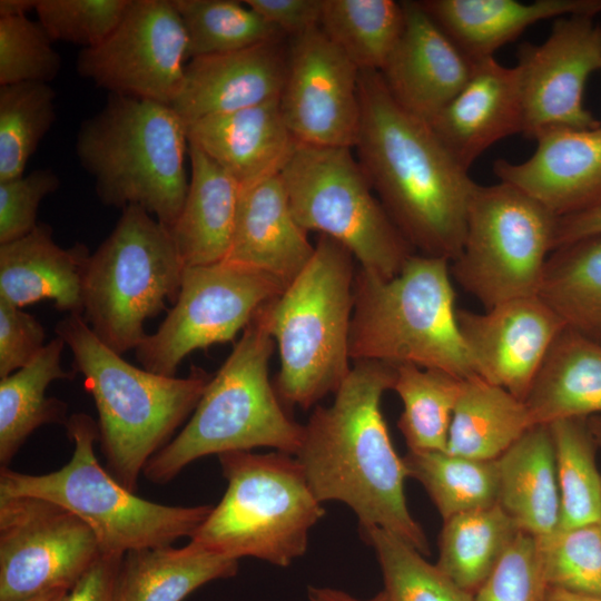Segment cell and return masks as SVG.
<instances>
[{"label":"cell","instance_id":"cell-43","mask_svg":"<svg viewBox=\"0 0 601 601\" xmlns=\"http://www.w3.org/2000/svg\"><path fill=\"white\" fill-rule=\"evenodd\" d=\"M43 26L28 16L0 18V86L50 83L61 57Z\"/></svg>","mask_w":601,"mask_h":601},{"label":"cell","instance_id":"cell-40","mask_svg":"<svg viewBox=\"0 0 601 601\" xmlns=\"http://www.w3.org/2000/svg\"><path fill=\"white\" fill-rule=\"evenodd\" d=\"M50 83L0 86V181L24 174L29 159L56 121Z\"/></svg>","mask_w":601,"mask_h":601},{"label":"cell","instance_id":"cell-50","mask_svg":"<svg viewBox=\"0 0 601 601\" xmlns=\"http://www.w3.org/2000/svg\"><path fill=\"white\" fill-rule=\"evenodd\" d=\"M597 235H601V201L580 213L558 218L554 249Z\"/></svg>","mask_w":601,"mask_h":601},{"label":"cell","instance_id":"cell-24","mask_svg":"<svg viewBox=\"0 0 601 601\" xmlns=\"http://www.w3.org/2000/svg\"><path fill=\"white\" fill-rule=\"evenodd\" d=\"M187 132L189 144L242 187L279 175L297 146L278 101L205 117L188 124Z\"/></svg>","mask_w":601,"mask_h":601},{"label":"cell","instance_id":"cell-35","mask_svg":"<svg viewBox=\"0 0 601 601\" xmlns=\"http://www.w3.org/2000/svg\"><path fill=\"white\" fill-rule=\"evenodd\" d=\"M404 27L394 0H324L319 28L362 71H381Z\"/></svg>","mask_w":601,"mask_h":601},{"label":"cell","instance_id":"cell-10","mask_svg":"<svg viewBox=\"0 0 601 601\" xmlns=\"http://www.w3.org/2000/svg\"><path fill=\"white\" fill-rule=\"evenodd\" d=\"M185 264L169 228L138 206L121 209L90 254L82 317L109 348L124 354L145 339L144 325L176 302Z\"/></svg>","mask_w":601,"mask_h":601},{"label":"cell","instance_id":"cell-47","mask_svg":"<svg viewBox=\"0 0 601 601\" xmlns=\"http://www.w3.org/2000/svg\"><path fill=\"white\" fill-rule=\"evenodd\" d=\"M45 336L35 316L0 299V378L29 365L45 348Z\"/></svg>","mask_w":601,"mask_h":601},{"label":"cell","instance_id":"cell-28","mask_svg":"<svg viewBox=\"0 0 601 601\" xmlns=\"http://www.w3.org/2000/svg\"><path fill=\"white\" fill-rule=\"evenodd\" d=\"M497 504L520 531L542 538L560 526L561 503L549 425H534L496 459Z\"/></svg>","mask_w":601,"mask_h":601},{"label":"cell","instance_id":"cell-54","mask_svg":"<svg viewBox=\"0 0 601 601\" xmlns=\"http://www.w3.org/2000/svg\"><path fill=\"white\" fill-rule=\"evenodd\" d=\"M69 590L63 588L51 589L20 601H65Z\"/></svg>","mask_w":601,"mask_h":601},{"label":"cell","instance_id":"cell-25","mask_svg":"<svg viewBox=\"0 0 601 601\" xmlns=\"http://www.w3.org/2000/svg\"><path fill=\"white\" fill-rule=\"evenodd\" d=\"M90 253L85 244L62 248L49 225L0 244V299L17 307L52 300L67 315H82L83 282Z\"/></svg>","mask_w":601,"mask_h":601},{"label":"cell","instance_id":"cell-51","mask_svg":"<svg viewBox=\"0 0 601 601\" xmlns=\"http://www.w3.org/2000/svg\"><path fill=\"white\" fill-rule=\"evenodd\" d=\"M308 601H386L384 593L381 591L376 595L368 599L356 598L343 590L329 587L309 585L307 588Z\"/></svg>","mask_w":601,"mask_h":601},{"label":"cell","instance_id":"cell-31","mask_svg":"<svg viewBox=\"0 0 601 601\" xmlns=\"http://www.w3.org/2000/svg\"><path fill=\"white\" fill-rule=\"evenodd\" d=\"M65 346L62 338L56 336L29 365L0 378L1 467H8L37 428L67 423V403L46 396L52 382L71 381L77 375L73 370L67 371L61 365Z\"/></svg>","mask_w":601,"mask_h":601},{"label":"cell","instance_id":"cell-36","mask_svg":"<svg viewBox=\"0 0 601 601\" xmlns=\"http://www.w3.org/2000/svg\"><path fill=\"white\" fill-rule=\"evenodd\" d=\"M403 461L408 477L423 485L443 521L497 504L496 460H474L446 451H407Z\"/></svg>","mask_w":601,"mask_h":601},{"label":"cell","instance_id":"cell-8","mask_svg":"<svg viewBox=\"0 0 601 601\" xmlns=\"http://www.w3.org/2000/svg\"><path fill=\"white\" fill-rule=\"evenodd\" d=\"M65 427L73 444L69 462L45 474L1 467L0 496H32L67 509L91 529L100 553L108 554L190 539L210 513L213 505H164L122 486L99 464V427L90 415L72 414Z\"/></svg>","mask_w":601,"mask_h":601},{"label":"cell","instance_id":"cell-12","mask_svg":"<svg viewBox=\"0 0 601 601\" xmlns=\"http://www.w3.org/2000/svg\"><path fill=\"white\" fill-rule=\"evenodd\" d=\"M558 217L519 189L499 181L477 185L451 273L485 309L538 295L554 249Z\"/></svg>","mask_w":601,"mask_h":601},{"label":"cell","instance_id":"cell-39","mask_svg":"<svg viewBox=\"0 0 601 601\" xmlns=\"http://www.w3.org/2000/svg\"><path fill=\"white\" fill-rule=\"evenodd\" d=\"M186 30L188 58L231 52L285 36L244 1L171 0Z\"/></svg>","mask_w":601,"mask_h":601},{"label":"cell","instance_id":"cell-7","mask_svg":"<svg viewBox=\"0 0 601 601\" xmlns=\"http://www.w3.org/2000/svg\"><path fill=\"white\" fill-rule=\"evenodd\" d=\"M275 342L259 317L242 332L184 428L146 464L151 483L174 480L207 455L272 447L295 455L304 425L285 412L268 375Z\"/></svg>","mask_w":601,"mask_h":601},{"label":"cell","instance_id":"cell-5","mask_svg":"<svg viewBox=\"0 0 601 601\" xmlns=\"http://www.w3.org/2000/svg\"><path fill=\"white\" fill-rule=\"evenodd\" d=\"M337 240L319 235L305 268L256 316L278 349L275 390L282 403L307 410L349 374L355 264Z\"/></svg>","mask_w":601,"mask_h":601},{"label":"cell","instance_id":"cell-2","mask_svg":"<svg viewBox=\"0 0 601 601\" xmlns=\"http://www.w3.org/2000/svg\"><path fill=\"white\" fill-rule=\"evenodd\" d=\"M356 157L406 242L451 263L460 255L477 186L428 122L402 108L375 70L359 71Z\"/></svg>","mask_w":601,"mask_h":601},{"label":"cell","instance_id":"cell-30","mask_svg":"<svg viewBox=\"0 0 601 601\" xmlns=\"http://www.w3.org/2000/svg\"><path fill=\"white\" fill-rule=\"evenodd\" d=\"M239 560L191 541L183 548H141L122 556L117 601H183L204 584L237 574Z\"/></svg>","mask_w":601,"mask_h":601},{"label":"cell","instance_id":"cell-9","mask_svg":"<svg viewBox=\"0 0 601 601\" xmlns=\"http://www.w3.org/2000/svg\"><path fill=\"white\" fill-rule=\"evenodd\" d=\"M217 457L227 487L190 541L237 560L249 556L289 566L305 554L309 532L325 514L300 463L278 451Z\"/></svg>","mask_w":601,"mask_h":601},{"label":"cell","instance_id":"cell-45","mask_svg":"<svg viewBox=\"0 0 601 601\" xmlns=\"http://www.w3.org/2000/svg\"><path fill=\"white\" fill-rule=\"evenodd\" d=\"M548 589L536 538L520 531L474 601H545Z\"/></svg>","mask_w":601,"mask_h":601},{"label":"cell","instance_id":"cell-19","mask_svg":"<svg viewBox=\"0 0 601 601\" xmlns=\"http://www.w3.org/2000/svg\"><path fill=\"white\" fill-rule=\"evenodd\" d=\"M402 35L378 71L394 100L431 122L462 90L476 60L467 56L420 1H402Z\"/></svg>","mask_w":601,"mask_h":601},{"label":"cell","instance_id":"cell-53","mask_svg":"<svg viewBox=\"0 0 601 601\" xmlns=\"http://www.w3.org/2000/svg\"><path fill=\"white\" fill-rule=\"evenodd\" d=\"M545 601H601V597L581 594L549 587Z\"/></svg>","mask_w":601,"mask_h":601},{"label":"cell","instance_id":"cell-37","mask_svg":"<svg viewBox=\"0 0 601 601\" xmlns=\"http://www.w3.org/2000/svg\"><path fill=\"white\" fill-rule=\"evenodd\" d=\"M464 380L440 370L396 365L392 390L403 403L397 426L408 451H446Z\"/></svg>","mask_w":601,"mask_h":601},{"label":"cell","instance_id":"cell-3","mask_svg":"<svg viewBox=\"0 0 601 601\" xmlns=\"http://www.w3.org/2000/svg\"><path fill=\"white\" fill-rule=\"evenodd\" d=\"M55 332L95 402L107 471L135 492L146 464L194 412L211 375L197 366L186 377L139 368L104 344L82 315H67Z\"/></svg>","mask_w":601,"mask_h":601},{"label":"cell","instance_id":"cell-55","mask_svg":"<svg viewBox=\"0 0 601 601\" xmlns=\"http://www.w3.org/2000/svg\"><path fill=\"white\" fill-rule=\"evenodd\" d=\"M589 430L599 447H601V414L587 418Z\"/></svg>","mask_w":601,"mask_h":601},{"label":"cell","instance_id":"cell-46","mask_svg":"<svg viewBox=\"0 0 601 601\" xmlns=\"http://www.w3.org/2000/svg\"><path fill=\"white\" fill-rule=\"evenodd\" d=\"M59 186V177L49 168L0 181V244L14 242L35 230L41 201Z\"/></svg>","mask_w":601,"mask_h":601},{"label":"cell","instance_id":"cell-29","mask_svg":"<svg viewBox=\"0 0 601 601\" xmlns=\"http://www.w3.org/2000/svg\"><path fill=\"white\" fill-rule=\"evenodd\" d=\"M533 425L601 414V344L564 328L525 398Z\"/></svg>","mask_w":601,"mask_h":601},{"label":"cell","instance_id":"cell-38","mask_svg":"<svg viewBox=\"0 0 601 601\" xmlns=\"http://www.w3.org/2000/svg\"><path fill=\"white\" fill-rule=\"evenodd\" d=\"M552 435L561 503L559 528L600 521L601 474L597 443L587 418L559 420L549 424Z\"/></svg>","mask_w":601,"mask_h":601},{"label":"cell","instance_id":"cell-16","mask_svg":"<svg viewBox=\"0 0 601 601\" xmlns=\"http://www.w3.org/2000/svg\"><path fill=\"white\" fill-rule=\"evenodd\" d=\"M601 37L595 17L566 16L554 20L540 45L522 43L520 72L523 129L535 139L555 128L593 129L601 126L583 105L591 73L599 70Z\"/></svg>","mask_w":601,"mask_h":601},{"label":"cell","instance_id":"cell-57","mask_svg":"<svg viewBox=\"0 0 601 601\" xmlns=\"http://www.w3.org/2000/svg\"><path fill=\"white\" fill-rule=\"evenodd\" d=\"M599 522H600V524H601V516H600V521H599Z\"/></svg>","mask_w":601,"mask_h":601},{"label":"cell","instance_id":"cell-1","mask_svg":"<svg viewBox=\"0 0 601 601\" xmlns=\"http://www.w3.org/2000/svg\"><path fill=\"white\" fill-rule=\"evenodd\" d=\"M395 374L396 365L354 362L332 404L315 406L295 457L319 502H342L361 530L381 528L428 555L425 532L407 506V471L382 413Z\"/></svg>","mask_w":601,"mask_h":601},{"label":"cell","instance_id":"cell-20","mask_svg":"<svg viewBox=\"0 0 601 601\" xmlns=\"http://www.w3.org/2000/svg\"><path fill=\"white\" fill-rule=\"evenodd\" d=\"M526 160L497 159L499 181L524 193L558 218L601 201V126L555 128L540 134Z\"/></svg>","mask_w":601,"mask_h":601},{"label":"cell","instance_id":"cell-49","mask_svg":"<svg viewBox=\"0 0 601 601\" xmlns=\"http://www.w3.org/2000/svg\"><path fill=\"white\" fill-rule=\"evenodd\" d=\"M122 556L124 554L100 553L69 590L65 601H117Z\"/></svg>","mask_w":601,"mask_h":601},{"label":"cell","instance_id":"cell-22","mask_svg":"<svg viewBox=\"0 0 601 601\" xmlns=\"http://www.w3.org/2000/svg\"><path fill=\"white\" fill-rule=\"evenodd\" d=\"M430 126L465 170L495 142L522 134L520 72L494 57L476 60L462 90Z\"/></svg>","mask_w":601,"mask_h":601},{"label":"cell","instance_id":"cell-23","mask_svg":"<svg viewBox=\"0 0 601 601\" xmlns=\"http://www.w3.org/2000/svg\"><path fill=\"white\" fill-rule=\"evenodd\" d=\"M315 252L295 219L280 175L242 187L231 245L224 260L266 272L288 285Z\"/></svg>","mask_w":601,"mask_h":601},{"label":"cell","instance_id":"cell-56","mask_svg":"<svg viewBox=\"0 0 601 601\" xmlns=\"http://www.w3.org/2000/svg\"><path fill=\"white\" fill-rule=\"evenodd\" d=\"M599 29H600V37H601V22L599 23ZM599 70H601V53H600V65H599Z\"/></svg>","mask_w":601,"mask_h":601},{"label":"cell","instance_id":"cell-41","mask_svg":"<svg viewBox=\"0 0 601 601\" xmlns=\"http://www.w3.org/2000/svg\"><path fill=\"white\" fill-rule=\"evenodd\" d=\"M361 533L376 554L386 601H474L473 593L459 587L401 538L381 528Z\"/></svg>","mask_w":601,"mask_h":601},{"label":"cell","instance_id":"cell-34","mask_svg":"<svg viewBox=\"0 0 601 601\" xmlns=\"http://www.w3.org/2000/svg\"><path fill=\"white\" fill-rule=\"evenodd\" d=\"M519 532L499 504L451 516L443 521L436 565L474 594Z\"/></svg>","mask_w":601,"mask_h":601},{"label":"cell","instance_id":"cell-11","mask_svg":"<svg viewBox=\"0 0 601 601\" xmlns=\"http://www.w3.org/2000/svg\"><path fill=\"white\" fill-rule=\"evenodd\" d=\"M279 175L300 227L341 243L364 270L392 278L414 254L352 148L297 142Z\"/></svg>","mask_w":601,"mask_h":601},{"label":"cell","instance_id":"cell-42","mask_svg":"<svg viewBox=\"0 0 601 601\" xmlns=\"http://www.w3.org/2000/svg\"><path fill=\"white\" fill-rule=\"evenodd\" d=\"M549 587L601 597V524L558 528L536 538Z\"/></svg>","mask_w":601,"mask_h":601},{"label":"cell","instance_id":"cell-27","mask_svg":"<svg viewBox=\"0 0 601 601\" xmlns=\"http://www.w3.org/2000/svg\"><path fill=\"white\" fill-rule=\"evenodd\" d=\"M188 157V189L170 231L185 266L214 264L224 260L229 252L242 186L191 144Z\"/></svg>","mask_w":601,"mask_h":601},{"label":"cell","instance_id":"cell-44","mask_svg":"<svg viewBox=\"0 0 601 601\" xmlns=\"http://www.w3.org/2000/svg\"><path fill=\"white\" fill-rule=\"evenodd\" d=\"M131 0H38L36 13L53 41L91 48L106 40Z\"/></svg>","mask_w":601,"mask_h":601},{"label":"cell","instance_id":"cell-21","mask_svg":"<svg viewBox=\"0 0 601 601\" xmlns=\"http://www.w3.org/2000/svg\"><path fill=\"white\" fill-rule=\"evenodd\" d=\"M287 70L283 40L196 57L171 107L191 124L208 116L278 101Z\"/></svg>","mask_w":601,"mask_h":601},{"label":"cell","instance_id":"cell-14","mask_svg":"<svg viewBox=\"0 0 601 601\" xmlns=\"http://www.w3.org/2000/svg\"><path fill=\"white\" fill-rule=\"evenodd\" d=\"M100 554L91 529L32 496H0V601L70 590Z\"/></svg>","mask_w":601,"mask_h":601},{"label":"cell","instance_id":"cell-13","mask_svg":"<svg viewBox=\"0 0 601 601\" xmlns=\"http://www.w3.org/2000/svg\"><path fill=\"white\" fill-rule=\"evenodd\" d=\"M287 286L266 272L228 260L185 266L173 308L136 347V359L147 371L175 376L194 351L233 342Z\"/></svg>","mask_w":601,"mask_h":601},{"label":"cell","instance_id":"cell-6","mask_svg":"<svg viewBox=\"0 0 601 601\" xmlns=\"http://www.w3.org/2000/svg\"><path fill=\"white\" fill-rule=\"evenodd\" d=\"M451 262L412 254L392 278L358 268L349 357L440 370L461 378L477 375L462 339Z\"/></svg>","mask_w":601,"mask_h":601},{"label":"cell","instance_id":"cell-18","mask_svg":"<svg viewBox=\"0 0 601 601\" xmlns=\"http://www.w3.org/2000/svg\"><path fill=\"white\" fill-rule=\"evenodd\" d=\"M456 319L477 376L522 401L565 328L539 295L513 298L484 313L457 308Z\"/></svg>","mask_w":601,"mask_h":601},{"label":"cell","instance_id":"cell-33","mask_svg":"<svg viewBox=\"0 0 601 601\" xmlns=\"http://www.w3.org/2000/svg\"><path fill=\"white\" fill-rule=\"evenodd\" d=\"M538 295L565 328L601 344V235L554 249Z\"/></svg>","mask_w":601,"mask_h":601},{"label":"cell","instance_id":"cell-48","mask_svg":"<svg viewBox=\"0 0 601 601\" xmlns=\"http://www.w3.org/2000/svg\"><path fill=\"white\" fill-rule=\"evenodd\" d=\"M244 2L289 38L319 27L324 6V0H245Z\"/></svg>","mask_w":601,"mask_h":601},{"label":"cell","instance_id":"cell-17","mask_svg":"<svg viewBox=\"0 0 601 601\" xmlns=\"http://www.w3.org/2000/svg\"><path fill=\"white\" fill-rule=\"evenodd\" d=\"M359 71L319 27L289 38L278 104L297 142L354 148L361 125Z\"/></svg>","mask_w":601,"mask_h":601},{"label":"cell","instance_id":"cell-4","mask_svg":"<svg viewBox=\"0 0 601 601\" xmlns=\"http://www.w3.org/2000/svg\"><path fill=\"white\" fill-rule=\"evenodd\" d=\"M75 149L104 205L138 206L174 227L189 184V141L187 124L171 106L109 93L81 122Z\"/></svg>","mask_w":601,"mask_h":601},{"label":"cell","instance_id":"cell-26","mask_svg":"<svg viewBox=\"0 0 601 601\" xmlns=\"http://www.w3.org/2000/svg\"><path fill=\"white\" fill-rule=\"evenodd\" d=\"M426 12L472 59L494 52L549 19L601 13V0H424Z\"/></svg>","mask_w":601,"mask_h":601},{"label":"cell","instance_id":"cell-52","mask_svg":"<svg viewBox=\"0 0 601 601\" xmlns=\"http://www.w3.org/2000/svg\"><path fill=\"white\" fill-rule=\"evenodd\" d=\"M37 3L38 0H0V18L27 16Z\"/></svg>","mask_w":601,"mask_h":601},{"label":"cell","instance_id":"cell-32","mask_svg":"<svg viewBox=\"0 0 601 601\" xmlns=\"http://www.w3.org/2000/svg\"><path fill=\"white\" fill-rule=\"evenodd\" d=\"M532 426L524 401L475 375L463 382L446 452L474 460H496Z\"/></svg>","mask_w":601,"mask_h":601},{"label":"cell","instance_id":"cell-15","mask_svg":"<svg viewBox=\"0 0 601 601\" xmlns=\"http://www.w3.org/2000/svg\"><path fill=\"white\" fill-rule=\"evenodd\" d=\"M188 58L184 23L171 0H131L117 28L77 57L80 77L109 93L171 106Z\"/></svg>","mask_w":601,"mask_h":601}]
</instances>
